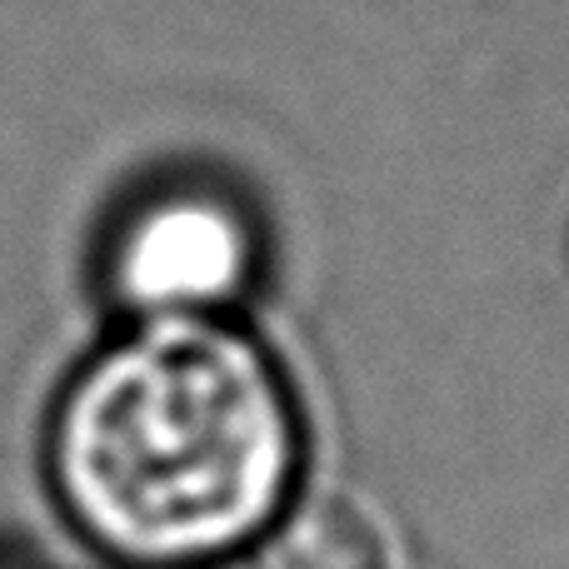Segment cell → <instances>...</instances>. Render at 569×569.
<instances>
[{
  "label": "cell",
  "mask_w": 569,
  "mask_h": 569,
  "mask_svg": "<svg viewBox=\"0 0 569 569\" xmlns=\"http://www.w3.org/2000/svg\"><path fill=\"white\" fill-rule=\"evenodd\" d=\"M66 520L126 569L250 555L310 470V415L236 315L130 320L66 380L50 420Z\"/></svg>",
  "instance_id": "1"
},
{
  "label": "cell",
  "mask_w": 569,
  "mask_h": 569,
  "mask_svg": "<svg viewBox=\"0 0 569 569\" xmlns=\"http://www.w3.org/2000/svg\"><path fill=\"white\" fill-rule=\"evenodd\" d=\"M270 276L256 200L216 176L160 180L116 216L100 284L126 320L236 315Z\"/></svg>",
  "instance_id": "2"
},
{
  "label": "cell",
  "mask_w": 569,
  "mask_h": 569,
  "mask_svg": "<svg viewBox=\"0 0 569 569\" xmlns=\"http://www.w3.org/2000/svg\"><path fill=\"white\" fill-rule=\"evenodd\" d=\"M250 560L256 569H390L395 545L365 495L340 480L310 485L305 470L300 490L256 540Z\"/></svg>",
  "instance_id": "3"
},
{
  "label": "cell",
  "mask_w": 569,
  "mask_h": 569,
  "mask_svg": "<svg viewBox=\"0 0 569 569\" xmlns=\"http://www.w3.org/2000/svg\"><path fill=\"white\" fill-rule=\"evenodd\" d=\"M0 569H10V565H6V560H0Z\"/></svg>",
  "instance_id": "4"
}]
</instances>
